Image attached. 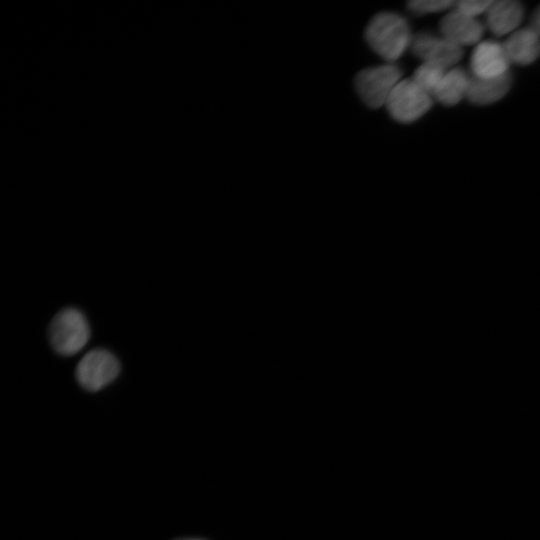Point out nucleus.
Returning a JSON list of instances; mask_svg holds the SVG:
<instances>
[{"mask_svg":"<svg viewBox=\"0 0 540 540\" xmlns=\"http://www.w3.org/2000/svg\"><path fill=\"white\" fill-rule=\"evenodd\" d=\"M412 38L406 19L393 12L375 15L365 30L370 48L388 62L400 58L410 48Z\"/></svg>","mask_w":540,"mask_h":540,"instance_id":"nucleus-1","label":"nucleus"},{"mask_svg":"<svg viewBox=\"0 0 540 540\" xmlns=\"http://www.w3.org/2000/svg\"><path fill=\"white\" fill-rule=\"evenodd\" d=\"M49 341L62 356L78 353L88 342L90 327L85 315L76 308H65L52 319L48 329Z\"/></svg>","mask_w":540,"mask_h":540,"instance_id":"nucleus-2","label":"nucleus"},{"mask_svg":"<svg viewBox=\"0 0 540 540\" xmlns=\"http://www.w3.org/2000/svg\"><path fill=\"white\" fill-rule=\"evenodd\" d=\"M401 76L398 66L384 64L361 70L355 77L354 85L361 100L369 108L377 109L386 105Z\"/></svg>","mask_w":540,"mask_h":540,"instance_id":"nucleus-3","label":"nucleus"},{"mask_svg":"<svg viewBox=\"0 0 540 540\" xmlns=\"http://www.w3.org/2000/svg\"><path fill=\"white\" fill-rule=\"evenodd\" d=\"M120 373L116 356L103 348L86 353L76 366L75 376L81 387L96 392L113 382Z\"/></svg>","mask_w":540,"mask_h":540,"instance_id":"nucleus-4","label":"nucleus"},{"mask_svg":"<svg viewBox=\"0 0 540 540\" xmlns=\"http://www.w3.org/2000/svg\"><path fill=\"white\" fill-rule=\"evenodd\" d=\"M432 106V96L412 78L401 80L391 92L386 107L395 120L410 123L423 116Z\"/></svg>","mask_w":540,"mask_h":540,"instance_id":"nucleus-5","label":"nucleus"},{"mask_svg":"<svg viewBox=\"0 0 540 540\" xmlns=\"http://www.w3.org/2000/svg\"><path fill=\"white\" fill-rule=\"evenodd\" d=\"M410 49L424 63L436 64L444 69L456 64L463 55L462 47L427 32L413 36Z\"/></svg>","mask_w":540,"mask_h":540,"instance_id":"nucleus-6","label":"nucleus"},{"mask_svg":"<svg viewBox=\"0 0 540 540\" xmlns=\"http://www.w3.org/2000/svg\"><path fill=\"white\" fill-rule=\"evenodd\" d=\"M510 61L502 44L496 41L480 42L474 49L470 67L473 77L489 79L509 73Z\"/></svg>","mask_w":540,"mask_h":540,"instance_id":"nucleus-7","label":"nucleus"},{"mask_svg":"<svg viewBox=\"0 0 540 540\" xmlns=\"http://www.w3.org/2000/svg\"><path fill=\"white\" fill-rule=\"evenodd\" d=\"M440 30L443 38L462 47L478 43L484 33V26L477 19L455 9L441 20Z\"/></svg>","mask_w":540,"mask_h":540,"instance_id":"nucleus-8","label":"nucleus"},{"mask_svg":"<svg viewBox=\"0 0 540 540\" xmlns=\"http://www.w3.org/2000/svg\"><path fill=\"white\" fill-rule=\"evenodd\" d=\"M503 47L510 62L531 64L540 53L539 34L531 27L520 29L506 40Z\"/></svg>","mask_w":540,"mask_h":540,"instance_id":"nucleus-9","label":"nucleus"},{"mask_svg":"<svg viewBox=\"0 0 540 540\" xmlns=\"http://www.w3.org/2000/svg\"><path fill=\"white\" fill-rule=\"evenodd\" d=\"M486 14L490 31L502 36L517 28L522 21L524 10L518 1L501 0L494 1Z\"/></svg>","mask_w":540,"mask_h":540,"instance_id":"nucleus-10","label":"nucleus"},{"mask_svg":"<svg viewBox=\"0 0 540 540\" xmlns=\"http://www.w3.org/2000/svg\"><path fill=\"white\" fill-rule=\"evenodd\" d=\"M511 86V75L496 78H471L467 98L474 104H491L506 95Z\"/></svg>","mask_w":540,"mask_h":540,"instance_id":"nucleus-11","label":"nucleus"},{"mask_svg":"<svg viewBox=\"0 0 540 540\" xmlns=\"http://www.w3.org/2000/svg\"><path fill=\"white\" fill-rule=\"evenodd\" d=\"M471 78L461 68H453L445 73L433 97L444 105H455L467 97Z\"/></svg>","mask_w":540,"mask_h":540,"instance_id":"nucleus-12","label":"nucleus"},{"mask_svg":"<svg viewBox=\"0 0 540 540\" xmlns=\"http://www.w3.org/2000/svg\"><path fill=\"white\" fill-rule=\"evenodd\" d=\"M445 70L436 64L423 63L416 69L412 79L433 97L446 73Z\"/></svg>","mask_w":540,"mask_h":540,"instance_id":"nucleus-13","label":"nucleus"},{"mask_svg":"<svg viewBox=\"0 0 540 540\" xmlns=\"http://www.w3.org/2000/svg\"><path fill=\"white\" fill-rule=\"evenodd\" d=\"M452 0H414L407 4L408 9L414 14L423 15L444 11L455 5Z\"/></svg>","mask_w":540,"mask_h":540,"instance_id":"nucleus-14","label":"nucleus"},{"mask_svg":"<svg viewBox=\"0 0 540 540\" xmlns=\"http://www.w3.org/2000/svg\"><path fill=\"white\" fill-rule=\"evenodd\" d=\"M493 2L488 0H463L455 3V9L469 17L475 18L479 14L487 13Z\"/></svg>","mask_w":540,"mask_h":540,"instance_id":"nucleus-15","label":"nucleus"},{"mask_svg":"<svg viewBox=\"0 0 540 540\" xmlns=\"http://www.w3.org/2000/svg\"><path fill=\"white\" fill-rule=\"evenodd\" d=\"M530 27L540 34V6L536 9L532 16Z\"/></svg>","mask_w":540,"mask_h":540,"instance_id":"nucleus-16","label":"nucleus"},{"mask_svg":"<svg viewBox=\"0 0 540 540\" xmlns=\"http://www.w3.org/2000/svg\"><path fill=\"white\" fill-rule=\"evenodd\" d=\"M176 540H203L198 538H182V539H176Z\"/></svg>","mask_w":540,"mask_h":540,"instance_id":"nucleus-17","label":"nucleus"}]
</instances>
